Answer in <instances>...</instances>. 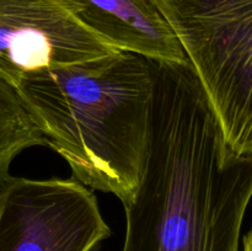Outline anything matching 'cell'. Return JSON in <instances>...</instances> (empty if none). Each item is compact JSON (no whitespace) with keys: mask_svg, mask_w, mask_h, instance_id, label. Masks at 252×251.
<instances>
[{"mask_svg":"<svg viewBox=\"0 0 252 251\" xmlns=\"http://www.w3.org/2000/svg\"><path fill=\"white\" fill-rule=\"evenodd\" d=\"M152 65V140L142 181L125 206L122 251H239L252 155L229 147L189 62Z\"/></svg>","mask_w":252,"mask_h":251,"instance_id":"obj_1","label":"cell"},{"mask_svg":"<svg viewBox=\"0 0 252 251\" xmlns=\"http://www.w3.org/2000/svg\"><path fill=\"white\" fill-rule=\"evenodd\" d=\"M47 145L89 187L134 197L150 149L152 61L126 51L25 76L16 86Z\"/></svg>","mask_w":252,"mask_h":251,"instance_id":"obj_2","label":"cell"},{"mask_svg":"<svg viewBox=\"0 0 252 251\" xmlns=\"http://www.w3.org/2000/svg\"><path fill=\"white\" fill-rule=\"evenodd\" d=\"M181 43L233 152L252 155V0H150Z\"/></svg>","mask_w":252,"mask_h":251,"instance_id":"obj_3","label":"cell"},{"mask_svg":"<svg viewBox=\"0 0 252 251\" xmlns=\"http://www.w3.org/2000/svg\"><path fill=\"white\" fill-rule=\"evenodd\" d=\"M110 235L93 189L74 176H11L0 187V251H96Z\"/></svg>","mask_w":252,"mask_h":251,"instance_id":"obj_4","label":"cell"},{"mask_svg":"<svg viewBox=\"0 0 252 251\" xmlns=\"http://www.w3.org/2000/svg\"><path fill=\"white\" fill-rule=\"evenodd\" d=\"M64 0H0V76H25L115 53Z\"/></svg>","mask_w":252,"mask_h":251,"instance_id":"obj_5","label":"cell"},{"mask_svg":"<svg viewBox=\"0 0 252 251\" xmlns=\"http://www.w3.org/2000/svg\"><path fill=\"white\" fill-rule=\"evenodd\" d=\"M89 30L120 51L150 61L186 63V53L150 0H64Z\"/></svg>","mask_w":252,"mask_h":251,"instance_id":"obj_6","label":"cell"},{"mask_svg":"<svg viewBox=\"0 0 252 251\" xmlns=\"http://www.w3.org/2000/svg\"><path fill=\"white\" fill-rule=\"evenodd\" d=\"M37 145H47L43 133L17 89L0 76V187L11 177L15 157Z\"/></svg>","mask_w":252,"mask_h":251,"instance_id":"obj_7","label":"cell"},{"mask_svg":"<svg viewBox=\"0 0 252 251\" xmlns=\"http://www.w3.org/2000/svg\"><path fill=\"white\" fill-rule=\"evenodd\" d=\"M244 251H252V229L244 238Z\"/></svg>","mask_w":252,"mask_h":251,"instance_id":"obj_8","label":"cell"}]
</instances>
